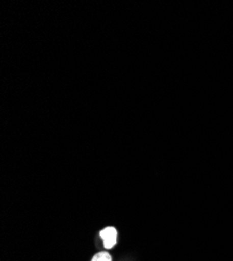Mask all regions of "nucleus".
<instances>
[{
	"label": "nucleus",
	"instance_id": "f257e3e1",
	"mask_svg": "<svg viewBox=\"0 0 233 261\" xmlns=\"http://www.w3.org/2000/svg\"><path fill=\"white\" fill-rule=\"evenodd\" d=\"M100 237L103 241V247L106 249H111L116 244V238H117V231L113 227L105 228L100 231Z\"/></svg>",
	"mask_w": 233,
	"mask_h": 261
},
{
	"label": "nucleus",
	"instance_id": "f03ea898",
	"mask_svg": "<svg viewBox=\"0 0 233 261\" xmlns=\"http://www.w3.org/2000/svg\"><path fill=\"white\" fill-rule=\"evenodd\" d=\"M91 261H112V258L107 252H100L95 254Z\"/></svg>",
	"mask_w": 233,
	"mask_h": 261
}]
</instances>
